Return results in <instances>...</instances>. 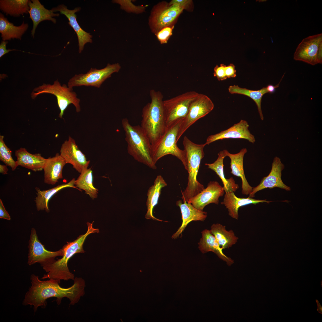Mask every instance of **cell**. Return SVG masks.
<instances>
[{"label": "cell", "instance_id": "4316f807", "mask_svg": "<svg viewBox=\"0 0 322 322\" xmlns=\"http://www.w3.org/2000/svg\"><path fill=\"white\" fill-rule=\"evenodd\" d=\"M226 157V150L221 151L218 154V157L214 162L206 163L205 165L208 166V168L214 171L221 179L223 184V187L225 193L234 192L239 188L238 185L235 183L233 177L227 179L224 175L223 161Z\"/></svg>", "mask_w": 322, "mask_h": 322}, {"label": "cell", "instance_id": "83f0119b", "mask_svg": "<svg viewBox=\"0 0 322 322\" xmlns=\"http://www.w3.org/2000/svg\"><path fill=\"white\" fill-rule=\"evenodd\" d=\"M75 179H72L68 182L59 185L47 190L41 191L38 187L35 189L37 192V196L35 202L38 211L44 210L48 213L50 210L48 207V203L51 198L58 192L66 187H72L78 189L75 185Z\"/></svg>", "mask_w": 322, "mask_h": 322}, {"label": "cell", "instance_id": "ffe728a7", "mask_svg": "<svg viewBox=\"0 0 322 322\" xmlns=\"http://www.w3.org/2000/svg\"><path fill=\"white\" fill-rule=\"evenodd\" d=\"M66 164L64 159L58 153L54 157L46 159L43 168L44 182L53 185L62 179V170Z\"/></svg>", "mask_w": 322, "mask_h": 322}, {"label": "cell", "instance_id": "52a82bcc", "mask_svg": "<svg viewBox=\"0 0 322 322\" xmlns=\"http://www.w3.org/2000/svg\"><path fill=\"white\" fill-rule=\"evenodd\" d=\"M45 93L52 94L56 97L60 111L59 114L60 118H62L65 110L71 104L74 105L77 112L80 111V100L77 97V94L73 91V88L67 87L65 84L61 86L57 80L52 85L44 83L35 88L31 93V97L34 99L38 95Z\"/></svg>", "mask_w": 322, "mask_h": 322}, {"label": "cell", "instance_id": "f35d334b", "mask_svg": "<svg viewBox=\"0 0 322 322\" xmlns=\"http://www.w3.org/2000/svg\"><path fill=\"white\" fill-rule=\"evenodd\" d=\"M8 43V42L7 41H1V43L0 44V58L3 55L8 53L9 52L15 50V49H7L6 45Z\"/></svg>", "mask_w": 322, "mask_h": 322}, {"label": "cell", "instance_id": "7402d4cb", "mask_svg": "<svg viewBox=\"0 0 322 322\" xmlns=\"http://www.w3.org/2000/svg\"><path fill=\"white\" fill-rule=\"evenodd\" d=\"M271 202L266 199H255L249 197L246 198L238 197L235 195L234 192H232L225 193L223 201L221 204L224 205L227 209L229 215L231 217L238 220L239 217L238 211L240 208L251 204L256 205L263 202L269 203Z\"/></svg>", "mask_w": 322, "mask_h": 322}, {"label": "cell", "instance_id": "f546056e", "mask_svg": "<svg viewBox=\"0 0 322 322\" xmlns=\"http://www.w3.org/2000/svg\"><path fill=\"white\" fill-rule=\"evenodd\" d=\"M210 230L223 250L229 249L238 242L239 238L233 230H227L225 226L220 224H213Z\"/></svg>", "mask_w": 322, "mask_h": 322}, {"label": "cell", "instance_id": "60d3db41", "mask_svg": "<svg viewBox=\"0 0 322 322\" xmlns=\"http://www.w3.org/2000/svg\"><path fill=\"white\" fill-rule=\"evenodd\" d=\"M284 75H283V76L281 79V81H280L279 83L277 85H276L275 86H273V85L270 84L268 85L266 87L268 93H273L275 92V89L278 87L279 84L282 79L283 78Z\"/></svg>", "mask_w": 322, "mask_h": 322}, {"label": "cell", "instance_id": "603a6c76", "mask_svg": "<svg viewBox=\"0 0 322 322\" xmlns=\"http://www.w3.org/2000/svg\"><path fill=\"white\" fill-rule=\"evenodd\" d=\"M29 6L30 10L29 13L30 18L33 22V27L31 30V35L33 37L34 36L35 30L38 24L41 22L48 20L55 23L56 19L53 17L58 16L59 13H55L51 10H48L44 7L38 0H29Z\"/></svg>", "mask_w": 322, "mask_h": 322}, {"label": "cell", "instance_id": "74e56055", "mask_svg": "<svg viewBox=\"0 0 322 322\" xmlns=\"http://www.w3.org/2000/svg\"><path fill=\"white\" fill-rule=\"evenodd\" d=\"M0 218L10 220L11 217L6 210L2 200L0 199Z\"/></svg>", "mask_w": 322, "mask_h": 322}, {"label": "cell", "instance_id": "ba28073f", "mask_svg": "<svg viewBox=\"0 0 322 322\" xmlns=\"http://www.w3.org/2000/svg\"><path fill=\"white\" fill-rule=\"evenodd\" d=\"M184 7L171 1L162 2L155 6L149 18V24L155 34L165 27L174 26Z\"/></svg>", "mask_w": 322, "mask_h": 322}, {"label": "cell", "instance_id": "8d00e7d4", "mask_svg": "<svg viewBox=\"0 0 322 322\" xmlns=\"http://www.w3.org/2000/svg\"><path fill=\"white\" fill-rule=\"evenodd\" d=\"M225 73L227 78H233L236 76V70L233 64L225 66Z\"/></svg>", "mask_w": 322, "mask_h": 322}, {"label": "cell", "instance_id": "6da1fadb", "mask_svg": "<svg viewBox=\"0 0 322 322\" xmlns=\"http://www.w3.org/2000/svg\"><path fill=\"white\" fill-rule=\"evenodd\" d=\"M30 279L31 286L25 294L22 304L32 305L35 312L39 306L46 307L48 298H56L59 304L62 298L66 297L69 300L70 304L73 305L85 294L86 283L81 278H75L73 284L67 288L61 287L60 283L52 279L41 280L34 274L31 275Z\"/></svg>", "mask_w": 322, "mask_h": 322}, {"label": "cell", "instance_id": "5b68a950", "mask_svg": "<svg viewBox=\"0 0 322 322\" xmlns=\"http://www.w3.org/2000/svg\"><path fill=\"white\" fill-rule=\"evenodd\" d=\"M187 158L188 173V183L184 191H181L182 199L183 202H187L191 198L201 192L204 185L197 179L201 161L204 157L205 144H197L191 140L186 136L183 140Z\"/></svg>", "mask_w": 322, "mask_h": 322}, {"label": "cell", "instance_id": "836d02e7", "mask_svg": "<svg viewBox=\"0 0 322 322\" xmlns=\"http://www.w3.org/2000/svg\"><path fill=\"white\" fill-rule=\"evenodd\" d=\"M0 160L10 167L12 171L15 170L18 166L17 161L12 158L11 151L5 144L3 135H0Z\"/></svg>", "mask_w": 322, "mask_h": 322}, {"label": "cell", "instance_id": "b9f144b4", "mask_svg": "<svg viewBox=\"0 0 322 322\" xmlns=\"http://www.w3.org/2000/svg\"><path fill=\"white\" fill-rule=\"evenodd\" d=\"M8 169L7 167V165H0V172L3 174H7Z\"/></svg>", "mask_w": 322, "mask_h": 322}, {"label": "cell", "instance_id": "d4e9b609", "mask_svg": "<svg viewBox=\"0 0 322 322\" xmlns=\"http://www.w3.org/2000/svg\"><path fill=\"white\" fill-rule=\"evenodd\" d=\"M15 156L18 166L31 170L34 171L43 170L46 159L39 153L32 154L24 148H21L15 151Z\"/></svg>", "mask_w": 322, "mask_h": 322}, {"label": "cell", "instance_id": "2e32d148", "mask_svg": "<svg viewBox=\"0 0 322 322\" xmlns=\"http://www.w3.org/2000/svg\"><path fill=\"white\" fill-rule=\"evenodd\" d=\"M249 125L245 120H241L228 129L216 134L209 136L205 143V145L219 140L226 139H242L254 143L256 141L254 136L249 129Z\"/></svg>", "mask_w": 322, "mask_h": 322}, {"label": "cell", "instance_id": "d6a6232c", "mask_svg": "<svg viewBox=\"0 0 322 322\" xmlns=\"http://www.w3.org/2000/svg\"><path fill=\"white\" fill-rule=\"evenodd\" d=\"M229 92L231 94H239L247 96L251 98L256 103L260 118L264 120V117L261 108V100L263 95L268 93L266 87L260 90H253L245 88H241L238 85L230 86L228 89Z\"/></svg>", "mask_w": 322, "mask_h": 322}, {"label": "cell", "instance_id": "277c9868", "mask_svg": "<svg viewBox=\"0 0 322 322\" xmlns=\"http://www.w3.org/2000/svg\"><path fill=\"white\" fill-rule=\"evenodd\" d=\"M121 122L128 153L138 162L156 169L157 167L153 160L151 145L140 126H132L126 118H123Z\"/></svg>", "mask_w": 322, "mask_h": 322}, {"label": "cell", "instance_id": "d6986e66", "mask_svg": "<svg viewBox=\"0 0 322 322\" xmlns=\"http://www.w3.org/2000/svg\"><path fill=\"white\" fill-rule=\"evenodd\" d=\"M176 205L179 207L182 214V223L177 230L172 236L173 239L177 238L188 223L192 221H204L207 216V212L201 211L196 208L191 203L187 202H182L179 200L176 202Z\"/></svg>", "mask_w": 322, "mask_h": 322}, {"label": "cell", "instance_id": "7c38bea8", "mask_svg": "<svg viewBox=\"0 0 322 322\" xmlns=\"http://www.w3.org/2000/svg\"><path fill=\"white\" fill-rule=\"evenodd\" d=\"M214 107V104L209 97L205 95L199 93L190 105L188 113L183 120L179 130L177 142L192 125L210 112Z\"/></svg>", "mask_w": 322, "mask_h": 322}, {"label": "cell", "instance_id": "e0dca14e", "mask_svg": "<svg viewBox=\"0 0 322 322\" xmlns=\"http://www.w3.org/2000/svg\"><path fill=\"white\" fill-rule=\"evenodd\" d=\"M284 167V165L281 162L280 159L277 157H275L270 174L262 179L258 186L253 188L249 197L253 198L256 192L267 188L271 189L278 187L287 191H290V188L284 184L281 179V172Z\"/></svg>", "mask_w": 322, "mask_h": 322}, {"label": "cell", "instance_id": "7bdbcfd3", "mask_svg": "<svg viewBox=\"0 0 322 322\" xmlns=\"http://www.w3.org/2000/svg\"><path fill=\"white\" fill-rule=\"evenodd\" d=\"M317 305L318 306V312L320 313H322V307L319 302L318 301L317 302Z\"/></svg>", "mask_w": 322, "mask_h": 322}, {"label": "cell", "instance_id": "9a60e30c", "mask_svg": "<svg viewBox=\"0 0 322 322\" xmlns=\"http://www.w3.org/2000/svg\"><path fill=\"white\" fill-rule=\"evenodd\" d=\"M225 193L223 187L216 181H210L207 187L201 192L190 199L187 202L198 210L203 211L205 207L210 203L218 205L219 198Z\"/></svg>", "mask_w": 322, "mask_h": 322}, {"label": "cell", "instance_id": "8992f818", "mask_svg": "<svg viewBox=\"0 0 322 322\" xmlns=\"http://www.w3.org/2000/svg\"><path fill=\"white\" fill-rule=\"evenodd\" d=\"M183 120H179L167 127L164 134L152 147V157L154 164L164 156L171 154L179 160L187 170L185 151L180 149L177 145V137Z\"/></svg>", "mask_w": 322, "mask_h": 322}, {"label": "cell", "instance_id": "ab89813d", "mask_svg": "<svg viewBox=\"0 0 322 322\" xmlns=\"http://www.w3.org/2000/svg\"><path fill=\"white\" fill-rule=\"evenodd\" d=\"M171 2L177 4L186 9L191 4L192 1L189 0H173Z\"/></svg>", "mask_w": 322, "mask_h": 322}, {"label": "cell", "instance_id": "cb8c5ba5", "mask_svg": "<svg viewBox=\"0 0 322 322\" xmlns=\"http://www.w3.org/2000/svg\"><path fill=\"white\" fill-rule=\"evenodd\" d=\"M202 237L198 244L199 248L202 253L212 252L220 258L226 262L228 266H230L233 264V260L224 253L223 249L210 230L205 229L202 231Z\"/></svg>", "mask_w": 322, "mask_h": 322}, {"label": "cell", "instance_id": "484cf974", "mask_svg": "<svg viewBox=\"0 0 322 322\" xmlns=\"http://www.w3.org/2000/svg\"><path fill=\"white\" fill-rule=\"evenodd\" d=\"M167 185L166 182L161 175L157 177L153 185L149 188L148 191L146 203L147 210L145 216V219L162 221L156 218L153 216V210L154 208L158 204L161 189Z\"/></svg>", "mask_w": 322, "mask_h": 322}, {"label": "cell", "instance_id": "8fae6325", "mask_svg": "<svg viewBox=\"0 0 322 322\" xmlns=\"http://www.w3.org/2000/svg\"><path fill=\"white\" fill-rule=\"evenodd\" d=\"M294 59L312 65L322 63V34L304 39L298 46Z\"/></svg>", "mask_w": 322, "mask_h": 322}, {"label": "cell", "instance_id": "ac0fdd59", "mask_svg": "<svg viewBox=\"0 0 322 322\" xmlns=\"http://www.w3.org/2000/svg\"><path fill=\"white\" fill-rule=\"evenodd\" d=\"M51 10L54 12H59L68 19L69 24L74 30L78 37L79 53L83 50L84 46L86 43H92V35L89 33L86 32L82 29L77 21L75 13L80 10V7H77L74 10H70L67 9L66 6L61 4L52 8Z\"/></svg>", "mask_w": 322, "mask_h": 322}, {"label": "cell", "instance_id": "7a4b0ae2", "mask_svg": "<svg viewBox=\"0 0 322 322\" xmlns=\"http://www.w3.org/2000/svg\"><path fill=\"white\" fill-rule=\"evenodd\" d=\"M151 102L142 110L140 126L152 147L165 132L167 128L163 105V95L159 91H150Z\"/></svg>", "mask_w": 322, "mask_h": 322}, {"label": "cell", "instance_id": "4dcf8cb0", "mask_svg": "<svg viewBox=\"0 0 322 322\" xmlns=\"http://www.w3.org/2000/svg\"><path fill=\"white\" fill-rule=\"evenodd\" d=\"M28 0H1L0 8L7 15L18 17L29 13Z\"/></svg>", "mask_w": 322, "mask_h": 322}, {"label": "cell", "instance_id": "5bb4252c", "mask_svg": "<svg viewBox=\"0 0 322 322\" xmlns=\"http://www.w3.org/2000/svg\"><path fill=\"white\" fill-rule=\"evenodd\" d=\"M60 154L66 164H71L73 168L80 173L87 168L90 162L87 160L85 155L79 149L75 140L69 136L61 145Z\"/></svg>", "mask_w": 322, "mask_h": 322}, {"label": "cell", "instance_id": "d590c367", "mask_svg": "<svg viewBox=\"0 0 322 322\" xmlns=\"http://www.w3.org/2000/svg\"><path fill=\"white\" fill-rule=\"evenodd\" d=\"M225 65L221 64L220 66H216L214 69L213 75L219 81H222L226 79L225 73Z\"/></svg>", "mask_w": 322, "mask_h": 322}, {"label": "cell", "instance_id": "3957f363", "mask_svg": "<svg viewBox=\"0 0 322 322\" xmlns=\"http://www.w3.org/2000/svg\"><path fill=\"white\" fill-rule=\"evenodd\" d=\"M93 222H87V230L85 233L80 235L73 241L67 242V244L62 248L64 254L61 258L55 260L51 264L42 266L47 273L44 275L41 279L48 278L59 283L61 280H74V275L70 271L67 263L69 259L75 254L84 252L83 245L86 237L89 235L99 232L98 229L93 227Z\"/></svg>", "mask_w": 322, "mask_h": 322}, {"label": "cell", "instance_id": "1f68e13d", "mask_svg": "<svg viewBox=\"0 0 322 322\" xmlns=\"http://www.w3.org/2000/svg\"><path fill=\"white\" fill-rule=\"evenodd\" d=\"M75 185L79 190H83L93 199L97 198L98 189L93 184L92 171L91 168L83 171L75 182Z\"/></svg>", "mask_w": 322, "mask_h": 322}, {"label": "cell", "instance_id": "44dd1931", "mask_svg": "<svg viewBox=\"0 0 322 322\" xmlns=\"http://www.w3.org/2000/svg\"><path fill=\"white\" fill-rule=\"evenodd\" d=\"M247 152L246 148H243L238 153L233 154L226 150V156L230 160L231 173L233 175L240 177L242 180V191L243 194L249 195L252 192L253 188L250 185L245 175L243 160L244 154Z\"/></svg>", "mask_w": 322, "mask_h": 322}, {"label": "cell", "instance_id": "30bf717a", "mask_svg": "<svg viewBox=\"0 0 322 322\" xmlns=\"http://www.w3.org/2000/svg\"><path fill=\"white\" fill-rule=\"evenodd\" d=\"M121 66L118 63L107 64L104 68L100 69L91 68L85 74L75 75L68 83V86L72 88L81 86H91L99 88L105 80L112 75L118 72Z\"/></svg>", "mask_w": 322, "mask_h": 322}, {"label": "cell", "instance_id": "9c48e42d", "mask_svg": "<svg viewBox=\"0 0 322 322\" xmlns=\"http://www.w3.org/2000/svg\"><path fill=\"white\" fill-rule=\"evenodd\" d=\"M199 94L196 92L190 91L163 100L167 127L185 118L191 103Z\"/></svg>", "mask_w": 322, "mask_h": 322}, {"label": "cell", "instance_id": "4fadbf2b", "mask_svg": "<svg viewBox=\"0 0 322 322\" xmlns=\"http://www.w3.org/2000/svg\"><path fill=\"white\" fill-rule=\"evenodd\" d=\"M29 254L27 264L31 265L36 263L44 265L52 263L58 256H62L63 249L56 251L47 250L38 240L35 229H32L29 241Z\"/></svg>", "mask_w": 322, "mask_h": 322}, {"label": "cell", "instance_id": "f1b7e54d", "mask_svg": "<svg viewBox=\"0 0 322 322\" xmlns=\"http://www.w3.org/2000/svg\"><path fill=\"white\" fill-rule=\"evenodd\" d=\"M28 27L27 23L23 21L19 26H15L10 22L1 13H0V33L3 41L16 38L21 40L22 35Z\"/></svg>", "mask_w": 322, "mask_h": 322}, {"label": "cell", "instance_id": "e575fe53", "mask_svg": "<svg viewBox=\"0 0 322 322\" xmlns=\"http://www.w3.org/2000/svg\"><path fill=\"white\" fill-rule=\"evenodd\" d=\"M174 26H168L163 28L155 34L161 44H165L167 42L169 38L172 35Z\"/></svg>", "mask_w": 322, "mask_h": 322}]
</instances>
